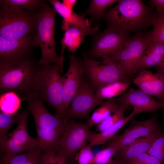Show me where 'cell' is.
Listing matches in <instances>:
<instances>
[{
	"label": "cell",
	"instance_id": "ac0fdd59",
	"mask_svg": "<svg viewBox=\"0 0 164 164\" xmlns=\"http://www.w3.org/2000/svg\"><path fill=\"white\" fill-rule=\"evenodd\" d=\"M29 112L28 108L26 110L21 111L18 126L15 130L5 137L24 148L28 152L40 149L37 139L30 136L27 132V121Z\"/></svg>",
	"mask_w": 164,
	"mask_h": 164
},
{
	"label": "cell",
	"instance_id": "836d02e7",
	"mask_svg": "<svg viewBox=\"0 0 164 164\" xmlns=\"http://www.w3.org/2000/svg\"><path fill=\"white\" fill-rule=\"evenodd\" d=\"M92 148L86 144L76 154L75 159L78 164H93L94 156Z\"/></svg>",
	"mask_w": 164,
	"mask_h": 164
},
{
	"label": "cell",
	"instance_id": "ab89813d",
	"mask_svg": "<svg viewBox=\"0 0 164 164\" xmlns=\"http://www.w3.org/2000/svg\"><path fill=\"white\" fill-rule=\"evenodd\" d=\"M108 164H123L119 162L112 160V161Z\"/></svg>",
	"mask_w": 164,
	"mask_h": 164
},
{
	"label": "cell",
	"instance_id": "ba28073f",
	"mask_svg": "<svg viewBox=\"0 0 164 164\" xmlns=\"http://www.w3.org/2000/svg\"><path fill=\"white\" fill-rule=\"evenodd\" d=\"M35 33L19 39H9L0 36V67L18 64L33 59Z\"/></svg>",
	"mask_w": 164,
	"mask_h": 164
},
{
	"label": "cell",
	"instance_id": "f1b7e54d",
	"mask_svg": "<svg viewBox=\"0 0 164 164\" xmlns=\"http://www.w3.org/2000/svg\"><path fill=\"white\" fill-rule=\"evenodd\" d=\"M117 0H92L86 11L83 14L90 15L93 19L99 20L102 18L105 9L114 3L119 2Z\"/></svg>",
	"mask_w": 164,
	"mask_h": 164
},
{
	"label": "cell",
	"instance_id": "d6a6232c",
	"mask_svg": "<svg viewBox=\"0 0 164 164\" xmlns=\"http://www.w3.org/2000/svg\"><path fill=\"white\" fill-rule=\"evenodd\" d=\"M146 153L162 163L164 161V135L153 142Z\"/></svg>",
	"mask_w": 164,
	"mask_h": 164
},
{
	"label": "cell",
	"instance_id": "2e32d148",
	"mask_svg": "<svg viewBox=\"0 0 164 164\" xmlns=\"http://www.w3.org/2000/svg\"><path fill=\"white\" fill-rule=\"evenodd\" d=\"M133 83L140 90L164 102V74L144 70L133 79Z\"/></svg>",
	"mask_w": 164,
	"mask_h": 164
},
{
	"label": "cell",
	"instance_id": "9c48e42d",
	"mask_svg": "<svg viewBox=\"0 0 164 164\" xmlns=\"http://www.w3.org/2000/svg\"><path fill=\"white\" fill-rule=\"evenodd\" d=\"M129 34L108 27L94 36L91 49L87 52L89 58L112 60L125 43L131 38Z\"/></svg>",
	"mask_w": 164,
	"mask_h": 164
},
{
	"label": "cell",
	"instance_id": "4316f807",
	"mask_svg": "<svg viewBox=\"0 0 164 164\" xmlns=\"http://www.w3.org/2000/svg\"><path fill=\"white\" fill-rule=\"evenodd\" d=\"M130 84L121 81L109 83L96 89L95 94L98 99L102 101L105 99H111L125 92Z\"/></svg>",
	"mask_w": 164,
	"mask_h": 164
},
{
	"label": "cell",
	"instance_id": "d4e9b609",
	"mask_svg": "<svg viewBox=\"0 0 164 164\" xmlns=\"http://www.w3.org/2000/svg\"><path fill=\"white\" fill-rule=\"evenodd\" d=\"M120 104L111 99L103 101L88 120L87 124L90 128L95 125L108 118L119 108Z\"/></svg>",
	"mask_w": 164,
	"mask_h": 164
},
{
	"label": "cell",
	"instance_id": "8d00e7d4",
	"mask_svg": "<svg viewBox=\"0 0 164 164\" xmlns=\"http://www.w3.org/2000/svg\"><path fill=\"white\" fill-rule=\"evenodd\" d=\"M148 3L151 8H155L156 12L164 11V0H150Z\"/></svg>",
	"mask_w": 164,
	"mask_h": 164
},
{
	"label": "cell",
	"instance_id": "f35d334b",
	"mask_svg": "<svg viewBox=\"0 0 164 164\" xmlns=\"http://www.w3.org/2000/svg\"><path fill=\"white\" fill-rule=\"evenodd\" d=\"M155 67L158 70L157 72L164 74V59L162 62Z\"/></svg>",
	"mask_w": 164,
	"mask_h": 164
},
{
	"label": "cell",
	"instance_id": "4fadbf2b",
	"mask_svg": "<svg viewBox=\"0 0 164 164\" xmlns=\"http://www.w3.org/2000/svg\"><path fill=\"white\" fill-rule=\"evenodd\" d=\"M84 73L83 60L74 54L70 55L68 69L63 76L62 99L65 114L80 86Z\"/></svg>",
	"mask_w": 164,
	"mask_h": 164
},
{
	"label": "cell",
	"instance_id": "5b68a950",
	"mask_svg": "<svg viewBox=\"0 0 164 164\" xmlns=\"http://www.w3.org/2000/svg\"><path fill=\"white\" fill-rule=\"evenodd\" d=\"M56 12L53 7L44 3L38 13L35 43L41 49L42 55L38 62L39 64L49 66L56 64L60 68V59L56 53L54 38Z\"/></svg>",
	"mask_w": 164,
	"mask_h": 164
},
{
	"label": "cell",
	"instance_id": "5bb4252c",
	"mask_svg": "<svg viewBox=\"0 0 164 164\" xmlns=\"http://www.w3.org/2000/svg\"><path fill=\"white\" fill-rule=\"evenodd\" d=\"M130 126L121 135L113 138L118 149L128 145L137 140L160 132L155 115L146 120L139 121L133 118Z\"/></svg>",
	"mask_w": 164,
	"mask_h": 164
},
{
	"label": "cell",
	"instance_id": "74e56055",
	"mask_svg": "<svg viewBox=\"0 0 164 164\" xmlns=\"http://www.w3.org/2000/svg\"><path fill=\"white\" fill-rule=\"evenodd\" d=\"M77 2L76 0H63L62 3L69 10L73 11Z\"/></svg>",
	"mask_w": 164,
	"mask_h": 164
},
{
	"label": "cell",
	"instance_id": "e0dca14e",
	"mask_svg": "<svg viewBox=\"0 0 164 164\" xmlns=\"http://www.w3.org/2000/svg\"><path fill=\"white\" fill-rule=\"evenodd\" d=\"M53 8L63 18L62 29L64 31L71 27L81 28L87 31L89 34L94 35L99 29V25L94 27L91 26L90 21L84 18V15L77 14L69 10L63 3L57 0H48Z\"/></svg>",
	"mask_w": 164,
	"mask_h": 164
},
{
	"label": "cell",
	"instance_id": "603a6c76",
	"mask_svg": "<svg viewBox=\"0 0 164 164\" xmlns=\"http://www.w3.org/2000/svg\"><path fill=\"white\" fill-rule=\"evenodd\" d=\"M45 2L42 0H0L1 9L32 12L39 11Z\"/></svg>",
	"mask_w": 164,
	"mask_h": 164
},
{
	"label": "cell",
	"instance_id": "30bf717a",
	"mask_svg": "<svg viewBox=\"0 0 164 164\" xmlns=\"http://www.w3.org/2000/svg\"><path fill=\"white\" fill-rule=\"evenodd\" d=\"M148 45L145 34H135L124 45L112 60L130 78L135 73L137 65Z\"/></svg>",
	"mask_w": 164,
	"mask_h": 164
},
{
	"label": "cell",
	"instance_id": "7a4b0ae2",
	"mask_svg": "<svg viewBox=\"0 0 164 164\" xmlns=\"http://www.w3.org/2000/svg\"><path fill=\"white\" fill-rule=\"evenodd\" d=\"M26 100L27 108L34 119L40 149L43 152L57 153L59 141L69 120L56 114H50L45 107L43 100L34 92L30 94Z\"/></svg>",
	"mask_w": 164,
	"mask_h": 164
},
{
	"label": "cell",
	"instance_id": "7402d4cb",
	"mask_svg": "<svg viewBox=\"0 0 164 164\" xmlns=\"http://www.w3.org/2000/svg\"><path fill=\"white\" fill-rule=\"evenodd\" d=\"M164 59V44H149L137 65L135 73L155 67Z\"/></svg>",
	"mask_w": 164,
	"mask_h": 164
},
{
	"label": "cell",
	"instance_id": "d6986e66",
	"mask_svg": "<svg viewBox=\"0 0 164 164\" xmlns=\"http://www.w3.org/2000/svg\"><path fill=\"white\" fill-rule=\"evenodd\" d=\"M163 135L160 131L139 139L128 145L120 149L114 155L129 164L140 155L146 153L153 142Z\"/></svg>",
	"mask_w": 164,
	"mask_h": 164
},
{
	"label": "cell",
	"instance_id": "83f0119b",
	"mask_svg": "<svg viewBox=\"0 0 164 164\" xmlns=\"http://www.w3.org/2000/svg\"><path fill=\"white\" fill-rule=\"evenodd\" d=\"M22 101L20 97L13 92L1 94V111L10 114L17 113L19 111Z\"/></svg>",
	"mask_w": 164,
	"mask_h": 164
},
{
	"label": "cell",
	"instance_id": "1f68e13d",
	"mask_svg": "<svg viewBox=\"0 0 164 164\" xmlns=\"http://www.w3.org/2000/svg\"><path fill=\"white\" fill-rule=\"evenodd\" d=\"M10 114L1 111L0 113V142L6 135L8 130L15 122H18L20 112Z\"/></svg>",
	"mask_w": 164,
	"mask_h": 164
},
{
	"label": "cell",
	"instance_id": "f546056e",
	"mask_svg": "<svg viewBox=\"0 0 164 164\" xmlns=\"http://www.w3.org/2000/svg\"><path fill=\"white\" fill-rule=\"evenodd\" d=\"M130 106L125 104H120L119 108L108 118L96 125V131L101 132L114 125L119 121L125 118V111Z\"/></svg>",
	"mask_w": 164,
	"mask_h": 164
},
{
	"label": "cell",
	"instance_id": "cb8c5ba5",
	"mask_svg": "<svg viewBox=\"0 0 164 164\" xmlns=\"http://www.w3.org/2000/svg\"><path fill=\"white\" fill-rule=\"evenodd\" d=\"M43 152L40 149L14 155L3 154L0 164H40Z\"/></svg>",
	"mask_w": 164,
	"mask_h": 164
},
{
	"label": "cell",
	"instance_id": "4dcf8cb0",
	"mask_svg": "<svg viewBox=\"0 0 164 164\" xmlns=\"http://www.w3.org/2000/svg\"><path fill=\"white\" fill-rule=\"evenodd\" d=\"M118 149L116 142L113 139L109 145L94 156L93 164H108Z\"/></svg>",
	"mask_w": 164,
	"mask_h": 164
},
{
	"label": "cell",
	"instance_id": "52a82bcc",
	"mask_svg": "<svg viewBox=\"0 0 164 164\" xmlns=\"http://www.w3.org/2000/svg\"><path fill=\"white\" fill-rule=\"evenodd\" d=\"M82 54L84 72L93 89L96 90L103 85L118 81L131 83V78L113 61L105 60L99 61L89 58L83 52Z\"/></svg>",
	"mask_w": 164,
	"mask_h": 164
},
{
	"label": "cell",
	"instance_id": "8fae6325",
	"mask_svg": "<svg viewBox=\"0 0 164 164\" xmlns=\"http://www.w3.org/2000/svg\"><path fill=\"white\" fill-rule=\"evenodd\" d=\"M90 128L87 123L68 121L58 142L57 153L67 160L72 159L86 144Z\"/></svg>",
	"mask_w": 164,
	"mask_h": 164
},
{
	"label": "cell",
	"instance_id": "484cf974",
	"mask_svg": "<svg viewBox=\"0 0 164 164\" xmlns=\"http://www.w3.org/2000/svg\"><path fill=\"white\" fill-rule=\"evenodd\" d=\"M152 30L145 34L148 44H164V11L154 13L152 20Z\"/></svg>",
	"mask_w": 164,
	"mask_h": 164
},
{
	"label": "cell",
	"instance_id": "44dd1931",
	"mask_svg": "<svg viewBox=\"0 0 164 164\" xmlns=\"http://www.w3.org/2000/svg\"><path fill=\"white\" fill-rule=\"evenodd\" d=\"M142 112L139 108L133 107L132 112L127 117L119 121L111 127L96 133L90 131L87 138L88 144L91 147L103 145L108 140L113 138L116 133L129 121L133 118L136 115Z\"/></svg>",
	"mask_w": 164,
	"mask_h": 164
},
{
	"label": "cell",
	"instance_id": "3957f363",
	"mask_svg": "<svg viewBox=\"0 0 164 164\" xmlns=\"http://www.w3.org/2000/svg\"><path fill=\"white\" fill-rule=\"evenodd\" d=\"M39 66L34 59L13 65L0 67L1 94L13 92L22 101L34 92Z\"/></svg>",
	"mask_w": 164,
	"mask_h": 164
},
{
	"label": "cell",
	"instance_id": "ffe728a7",
	"mask_svg": "<svg viewBox=\"0 0 164 164\" xmlns=\"http://www.w3.org/2000/svg\"><path fill=\"white\" fill-rule=\"evenodd\" d=\"M89 34L86 30L75 27L69 28L64 31L61 41V48L60 56V73L63 72V62L65 60L63 54L66 48H68V51L74 54L80 45L85 42V36Z\"/></svg>",
	"mask_w": 164,
	"mask_h": 164
},
{
	"label": "cell",
	"instance_id": "277c9868",
	"mask_svg": "<svg viewBox=\"0 0 164 164\" xmlns=\"http://www.w3.org/2000/svg\"><path fill=\"white\" fill-rule=\"evenodd\" d=\"M60 72L58 64L39 65L33 92L53 107L57 115L63 117L65 114L62 99L63 77Z\"/></svg>",
	"mask_w": 164,
	"mask_h": 164
},
{
	"label": "cell",
	"instance_id": "7c38bea8",
	"mask_svg": "<svg viewBox=\"0 0 164 164\" xmlns=\"http://www.w3.org/2000/svg\"><path fill=\"white\" fill-rule=\"evenodd\" d=\"M103 101L97 98L91 84L83 78L78 91L63 117L68 121L72 118L84 117Z\"/></svg>",
	"mask_w": 164,
	"mask_h": 164
},
{
	"label": "cell",
	"instance_id": "8992f818",
	"mask_svg": "<svg viewBox=\"0 0 164 164\" xmlns=\"http://www.w3.org/2000/svg\"><path fill=\"white\" fill-rule=\"evenodd\" d=\"M39 12L1 8L0 36L8 39H17L36 33Z\"/></svg>",
	"mask_w": 164,
	"mask_h": 164
},
{
	"label": "cell",
	"instance_id": "d590c367",
	"mask_svg": "<svg viewBox=\"0 0 164 164\" xmlns=\"http://www.w3.org/2000/svg\"><path fill=\"white\" fill-rule=\"evenodd\" d=\"M159 160L147 153L142 154L128 164H162Z\"/></svg>",
	"mask_w": 164,
	"mask_h": 164
},
{
	"label": "cell",
	"instance_id": "e575fe53",
	"mask_svg": "<svg viewBox=\"0 0 164 164\" xmlns=\"http://www.w3.org/2000/svg\"><path fill=\"white\" fill-rule=\"evenodd\" d=\"M67 159L63 155L53 152H43L40 164H67Z\"/></svg>",
	"mask_w": 164,
	"mask_h": 164
},
{
	"label": "cell",
	"instance_id": "9a60e30c",
	"mask_svg": "<svg viewBox=\"0 0 164 164\" xmlns=\"http://www.w3.org/2000/svg\"><path fill=\"white\" fill-rule=\"evenodd\" d=\"M115 100L119 104H126L139 108L142 112H154L164 109V102L157 101L140 89L131 88Z\"/></svg>",
	"mask_w": 164,
	"mask_h": 164
},
{
	"label": "cell",
	"instance_id": "6da1fadb",
	"mask_svg": "<svg viewBox=\"0 0 164 164\" xmlns=\"http://www.w3.org/2000/svg\"><path fill=\"white\" fill-rule=\"evenodd\" d=\"M115 7L105 12L103 18L107 27L129 34L142 32L152 25L153 9L141 0H120Z\"/></svg>",
	"mask_w": 164,
	"mask_h": 164
}]
</instances>
